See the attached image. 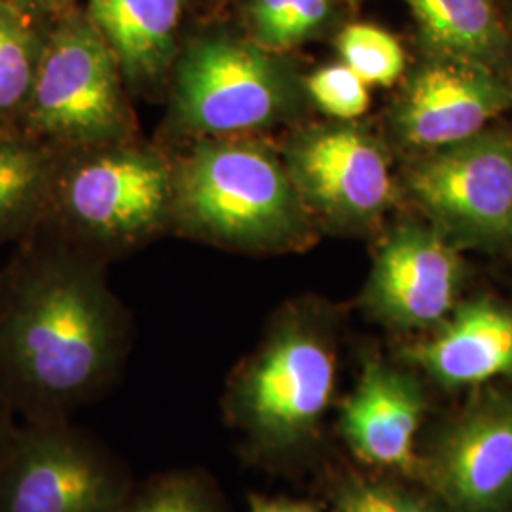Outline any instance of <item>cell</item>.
<instances>
[{
    "label": "cell",
    "instance_id": "6da1fadb",
    "mask_svg": "<svg viewBox=\"0 0 512 512\" xmlns=\"http://www.w3.org/2000/svg\"><path fill=\"white\" fill-rule=\"evenodd\" d=\"M118 351L109 293L90 270L54 266L19 293L2 329L10 378L40 404L86 397L105 380Z\"/></svg>",
    "mask_w": 512,
    "mask_h": 512
},
{
    "label": "cell",
    "instance_id": "7a4b0ae2",
    "mask_svg": "<svg viewBox=\"0 0 512 512\" xmlns=\"http://www.w3.org/2000/svg\"><path fill=\"white\" fill-rule=\"evenodd\" d=\"M336 389V353L310 321H287L236 378L230 418L260 452L287 454L317 439Z\"/></svg>",
    "mask_w": 512,
    "mask_h": 512
},
{
    "label": "cell",
    "instance_id": "3957f363",
    "mask_svg": "<svg viewBox=\"0 0 512 512\" xmlns=\"http://www.w3.org/2000/svg\"><path fill=\"white\" fill-rule=\"evenodd\" d=\"M120 65L90 18L65 19L44 44L27 101L38 133L69 143H109L128 129Z\"/></svg>",
    "mask_w": 512,
    "mask_h": 512
},
{
    "label": "cell",
    "instance_id": "277c9868",
    "mask_svg": "<svg viewBox=\"0 0 512 512\" xmlns=\"http://www.w3.org/2000/svg\"><path fill=\"white\" fill-rule=\"evenodd\" d=\"M177 190L188 219L226 241H266L289 232L298 219L296 190L281 165L247 143L196 148Z\"/></svg>",
    "mask_w": 512,
    "mask_h": 512
},
{
    "label": "cell",
    "instance_id": "5b68a950",
    "mask_svg": "<svg viewBox=\"0 0 512 512\" xmlns=\"http://www.w3.org/2000/svg\"><path fill=\"white\" fill-rule=\"evenodd\" d=\"M175 84L181 122L207 135L264 126L285 101V82L274 63L253 46L226 38L192 44Z\"/></svg>",
    "mask_w": 512,
    "mask_h": 512
},
{
    "label": "cell",
    "instance_id": "8992f818",
    "mask_svg": "<svg viewBox=\"0 0 512 512\" xmlns=\"http://www.w3.org/2000/svg\"><path fill=\"white\" fill-rule=\"evenodd\" d=\"M126 486L88 440L61 429L29 431L0 471V512H122Z\"/></svg>",
    "mask_w": 512,
    "mask_h": 512
},
{
    "label": "cell",
    "instance_id": "52a82bcc",
    "mask_svg": "<svg viewBox=\"0 0 512 512\" xmlns=\"http://www.w3.org/2000/svg\"><path fill=\"white\" fill-rule=\"evenodd\" d=\"M408 184L446 224L482 238L501 236L512 226V137L478 133L439 148L410 171Z\"/></svg>",
    "mask_w": 512,
    "mask_h": 512
},
{
    "label": "cell",
    "instance_id": "ba28073f",
    "mask_svg": "<svg viewBox=\"0 0 512 512\" xmlns=\"http://www.w3.org/2000/svg\"><path fill=\"white\" fill-rule=\"evenodd\" d=\"M420 476L454 512H499L512 501V397H494L454 421L421 461Z\"/></svg>",
    "mask_w": 512,
    "mask_h": 512
},
{
    "label": "cell",
    "instance_id": "9c48e42d",
    "mask_svg": "<svg viewBox=\"0 0 512 512\" xmlns=\"http://www.w3.org/2000/svg\"><path fill=\"white\" fill-rule=\"evenodd\" d=\"M171 190L169 169L158 156L112 150L74 167L65 205L76 224L99 238H133L162 219Z\"/></svg>",
    "mask_w": 512,
    "mask_h": 512
},
{
    "label": "cell",
    "instance_id": "30bf717a",
    "mask_svg": "<svg viewBox=\"0 0 512 512\" xmlns=\"http://www.w3.org/2000/svg\"><path fill=\"white\" fill-rule=\"evenodd\" d=\"M512 93L480 63L446 57L414 76L397 109V129L408 147H452L476 137Z\"/></svg>",
    "mask_w": 512,
    "mask_h": 512
},
{
    "label": "cell",
    "instance_id": "8fae6325",
    "mask_svg": "<svg viewBox=\"0 0 512 512\" xmlns=\"http://www.w3.org/2000/svg\"><path fill=\"white\" fill-rule=\"evenodd\" d=\"M458 289L456 253L429 230L403 228L380 249L365 302L397 329H427L446 319Z\"/></svg>",
    "mask_w": 512,
    "mask_h": 512
},
{
    "label": "cell",
    "instance_id": "7c38bea8",
    "mask_svg": "<svg viewBox=\"0 0 512 512\" xmlns=\"http://www.w3.org/2000/svg\"><path fill=\"white\" fill-rule=\"evenodd\" d=\"M425 408L423 389L410 374L368 359L353 395L342 404L340 433L368 465L420 476L416 439Z\"/></svg>",
    "mask_w": 512,
    "mask_h": 512
},
{
    "label": "cell",
    "instance_id": "4fadbf2b",
    "mask_svg": "<svg viewBox=\"0 0 512 512\" xmlns=\"http://www.w3.org/2000/svg\"><path fill=\"white\" fill-rule=\"evenodd\" d=\"M293 175L308 200L344 219L374 215L391 194L382 148L351 128L327 129L306 137L294 148Z\"/></svg>",
    "mask_w": 512,
    "mask_h": 512
},
{
    "label": "cell",
    "instance_id": "5bb4252c",
    "mask_svg": "<svg viewBox=\"0 0 512 512\" xmlns=\"http://www.w3.org/2000/svg\"><path fill=\"white\" fill-rule=\"evenodd\" d=\"M406 359L446 387L511 376L512 311L488 300L465 304L429 340L406 349Z\"/></svg>",
    "mask_w": 512,
    "mask_h": 512
},
{
    "label": "cell",
    "instance_id": "9a60e30c",
    "mask_svg": "<svg viewBox=\"0 0 512 512\" xmlns=\"http://www.w3.org/2000/svg\"><path fill=\"white\" fill-rule=\"evenodd\" d=\"M93 25L129 80L164 73L175 54L183 0H88Z\"/></svg>",
    "mask_w": 512,
    "mask_h": 512
},
{
    "label": "cell",
    "instance_id": "2e32d148",
    "mask_svg": "<svg viewBox=\"0 0 512 512\" xmlns=\"http://www.w3.org/2000/svg\"><path fill=\"white\" fill-rule=\"evenodd\" d=\"M423 37L446 57L484 63L503 48L494 0H406Z\"/></svg>",
    "mask_w": 512,
    "mask_h": 512
},
{
    "label": "cell",
    "instance_id": "e0dca14e",
    "mask_svg": "<svg viewBox=\"0 0 512 512\" xmlns=\"http://www.w3.org/2000/svg\"><path fill=\"white\" fill-rule=\"evenodd\" d=\"M42 50L27 18L0 2V112L27 105Z\"/></svg>",
    "mask_w": 512,
    "mask_h": 512
},
{
    "label": "cell",
    "instance_id": "ac0fdd59",
    "mask_svg": "<svg viewBox=\"0 0 512 512\" xmlns=\"http://www.w3.org/2000/svg\"><path fill=\"white\" fill-rule=\"evenodd\" d=\"M338 52L368 86H391L404 71L399 40L374 25H349L338 37Z\"/></svg>",
    "mask_w": 512,
    "mask_h": 512
},
{
    "label": "cell",
    "instance_id": "d6986e66",
    "mask_svg": "<svg viewBox=\"0 0 512 512\" xmlns=\"http://www.w3.org/2000/svg\"><path fill=\"white\" fill-rule=\"evenodd\" d=\"M46 173V158L40 150L18 141H0V228L35 203Z\"/></svg>",
    "mask_w": 512,
    "mask_h": 512
},
{
    "label": "cell",
    "instance_id": "ffe728a7",
    "mask_svg": "<svg viewBox=\"0 0 512 512\" xmlns=\"http://www.w3.org/2000/svg\"><path fill=\"white\" fill-rule=\"evenodd\" d=\"M329 14V0H255L256 37L272 50H285L310 37Z\"/></svg>",
    "mask_w": 512,
    "mask_h": 512
},
{
    "label": "cell",
    "instance_id": "44dd1931",
    "mask_svg": "<svg viewBox=\"0 0 512 512\" xmlns=\"http://www.w3.org/2000/svg\"><path fill=\"white\" fill-rule=\"evenodd\" d=\"M330 499L336 512H446L440 501L363 476H349L338 482Z\"/></svg>",
    "mask_w": 512,
    "mask_h": 512
},
{
    "label": "cell",
    "instance_id": "7402d4cb",
    "mask_svg": "<svg viewBox=\"0 0 512 512\" xmlns=\"http://www.w3.org/2000/svg\"><path fill=\"white\" fill-rule=\"evenodd\" d=\"M308 88L317 107L334 118H357L370 105L368 84L346 63L329 65L311 74Z\"/></svg>",
    "mask_w": 512,
    "mask_h": 512
},
{
    "label": "cell",
    "instance_id": "603a6c76",
    "mask_svg": "<svg viewBox=\"0 0 512 512\" xmlns=\"http://www.w3.org/2000/svg\"><path fill=\"white\" fill-rule=\"evenodd\" d=\"M122 512H215V509L198 480L171 476L152 486Z\"/></svg>",
    "mask_w": 512,
    "mask_h": 512
},
{
    "label": "cell",
    "instance_id": "cb8c5ba5",
    "mask_svg": "<svg viewBox=\"0 0 512 512\" xmlns=\"http://www.w3.org/2000/svg\"><path fill=\"white\" fill-rule=\"evenodd\" d=\"M249 512H319L310 503L287 501V499H266L253 495L249 501Z\"/></svg>",
    "mask_w": 512,
    "mask_h": 512
},
{
    "label": "cell",
    "instance_id": "d4e9b609",
    "mask_svg": "<svg viewBox=\"0 0 512 512\" xmlns=\"http://www.w3.org/2000/svg\"><path fill=\"white\" fill-rule=\"evenodd\" d=\"M25 10L37 12V14H54L61 8L69 6L73 0H19Z\"/></svg>",
    "mask_w": 512,
    "mask_h": 512
},
{
    "label": "cell",
    "instance_id": "484cf974",
    "mask_svg": "<svg viewBox=\"0 0 512 512\" xmlns=\"http://www.w3.org/2000/svg\"><path fill=\"white\" fill-rule=\"evenodd\" d=\"M10 446H12V444L6 440L4 431H2V427H0V471H2V465H4L6 456H8V452H10Z\"/></svg>",
    "mask_w": 512,
    "mask_h": 512
}]
</instances>
